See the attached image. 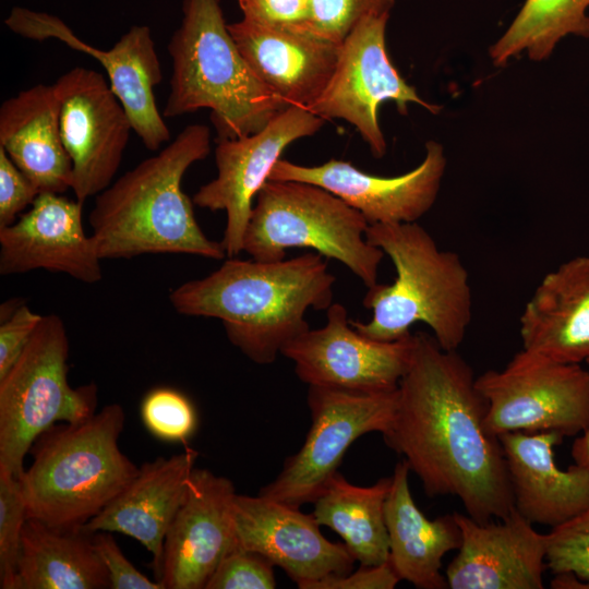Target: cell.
<instances>
[{"label":"cell","mask_w":589,"mask_h":589,"mask_svg":"<svg viewBox=\"0 0 589 589\" xmlns=\"http://www.w3.org/2000/svg\"><path fill=\"white\" fill-rule=\"evenodd\" d=\"M522 349L555 361L589 358V256H576L548 273L519 318Z\"/></svg>","instance_id":"obj_24"},{"label":"cell","mask_w":589,"mask_h":589,"mask_svg":"<svg viewBox=\"0 0 589 589\" xmlns=\"http://www.w3.org/2000/svg\"><path fill=\"white\" fill-rule=\"evenodd\" d=\"M199 452L185 446L169 458L142 464L135 478L94 518L81 526L87 533L120 532L152 554L157 579L166 533L180 508Z\"/></svg>","instance_id":"obj_23"},{"label":"cell","mask_w":589,"mask_h":589,"mask_svg":"<svg viewBox=\"0 0 589 589\" xmlns=\"http://www.w3.org/2000/svg\"><path fill=\"white\" fill-rule=\"evenodd\" d=\"M4 24L26 39H56L96 59L106 70L110 87L143 145L154 152L169 142L170 131L154 93L163 71L148 26H132L110 49L103 50L77 37L61 19L49 13L15 7Z\"/></svg>","instance_id":"obj_14"},{"label":"cell","mask_w":589,"mask_h":589,"mask_svg":"<svg viewBox=\"0 0 589 589\" xmlns=\"http://www.w3.org/2000/svg\"><path fill=\"white\" fill-rule=\"evenodd\" d=\"M108 572L92 533L27 518L14 589H105Z\"/></svg>","instance_id":"obj_27"},{"label":"cell","mask_w":589,"mask_h":589,"mask_svg":"<svg viewBox=\"0 0 589 589\" xmlns=\"http://www.w3.org/2000/svg\"><path fill=\"white\" fill-rule=\"evenodd\" d=\"M409 472L404 459L395 466L385 501L388 561L401 580L417 588H448L442 560L460 546V529L454 513L433 520L425 517L411 495Z\"/></svg>","instance_id":"obj_26"},{"label":"cell","mask_w":589,"mask_h":589,"mask_svg":"<svg viewBox=\"0 0 589 589\" xmlns=\"http://www.w3.org/2000/svg\"><path fill=\"white\" fill-rule=\"evenodd\" d=\"M486 401L484 425L498 437L509 432L575 436L589 428V371L521 349L503 370L476 377Z\"/></svg>","instance_id":"obj_9"},{"label":"cell","mask_w":589,"mask_h":589,"mask_svg":"<svg viewBox=\"0 0 589 589\" xmlns=\"http://www.w3.org/2000/svg\"><path fill=\"white\" fill-rule=\"evenodd\" d=\"M233 519L238 544L280 567L300 589L352 570L347 546L327 540L313 514L261 494H237Z\"/></svg>","instance_id":"obj_18"},{"label":"cell","mask_w":589,"mask_h":589,"mask_svg":"<svg viewBox=\"0 0 589 589\" xmlns=\"http://www.w3.org/2000/svg\"><path fill=\"white\" fill-rule=\"evenodd\" d=\"M231 480L194 468L185 497L164 541L159 575L164 589H205L220 561L238 545Z\"/></svg>","instance_id":"obj_17"},{"label":"cell","mask_w":589,"mask_h":589,"mask_svg":"<svg viewBox=\"0 0 589 589\" xmlns=\"http://www.w3.org/2000/svg\"><path fill=\"white\" fill-rule=\"evenodd\" d=\"M243 17L275 27L311 31L309 0H237Z\"/></svg>","instance_id":"obj_35"},{"label":"cell","mask_w":589,"mask_h":589,"mask_svg":"<svg viewBox=\"0 0 589 589\" xmlns=\"http://www.w3.org/2000/svg\"><path fill=\"white\" fill-rule=\"evenodd\" d=\"M306 400L311 426L304 443L259 492L298 508L314 503L356 440L370 432L388 431L397 408L398 387L357 392L309 386Z\"/></svg>","instance_id":"obj_10"},{"label":"cell","mask_w":589,"mask_h":589,"mask_svg":"<svg viewBox=\"0 0 589 589\" xmlns=\"http://www.w3.org/2000/svg\"><path fill=\"white\" fill-rule=\"evenodd\" d=\"M365 238L389 256L396 278L369 288L363 305L372 317L350 320L353 328L374 340L395 341L423 323L443 349L457 350L472 318L469 274L459 255L440 249L417 221L369 225Z\"/></svg>","instance_id":"obj_4"},{"label":"cell","mask_w":589,"mask_h":589,"mask_svg":"<svg viewBox=\"0 0 589 589\" xmlns=\"http://www.w3.org/2000/svg\"><path fill=\"white\" fill-rule=\"evenodd\" d=\"M228 29L256 76L288 106L311 105L324 91L338 60L340 45L313 33L244 17L228 24Z\"/></svg>","instance_id":"obj_22"},{"label":"cell","mask_w":589,"mask_h":589,"mask_svg":"<svg viewBox=\"0 0 589 589\" xmlns=\"http://www.w3.org/2000/svg\"><path fill=\"white\" fill-rule=\"evenodd\" d=\"M556 432H509L498 436L515 510L531 524L561 526L589 508V472L577 464L560 469Z\"/></svg>","instance_id":"obj_21"},{"label":"cell","mask_w":589,"mask_h":589,"mask_svg":"<svg viewBox=\"0 0 589 589\" xmlns=\"http://www.w3.org/2000/svg\"><path fill=\"white\" fill-rule=\"evenodd\" d=\"M209 152V128L189 124L156 155L96 195L88 221L100 259L182 253L224 260L221 242L203 232L194 203L181 187L187 170Z\"/></svg>","instance_id":"obj_3"},{"label":"cell","mask_w":589,"mask_h":589,"mask_svg":"<svg viewBox=\"0 0 589 589\" xmlns=\"http://www.w3.org/2000/svg\"><path fill=\"white\" fill-rule=\"evenodd\" d=\"M586 363L589 365V358L587 359Z\"/></svg>","instance_id":"obj_41"},{"label":"cell","mask_w":589,"mask_h":589,"mask_svg":"<svg viewBox=\"0 0 589 589\" xmlns=\"http://www.w3.org/2000/svg\"><path fill=\"white\" fill-rule=\"evenodd\" d=\"M398 384L393 422L383 434L433 497H457L479 522L503 519L514 500L500 438L484 425L486 401L457 350L418 332Z\"/></svg>","instance_id":"obj_1"},{"label":"cell","mask_w":589,"mask_h":589,"mask_svg":"<svg viewBox=\"0 0 589 589\" xmlns=\"http://www.w3.org/2000/svg\"><path fill=\"white\" fill-rule=\"evenodd\" d=\"M26 508L19 478L0 470V588L14 589Z\"/></svg>","instance_id":"obj_31"},{"label":"cell","mask_w":589,"mask_h":589,"mask_svg":"<svg viewBox=\"0 0 589 589\" xmlns=\"http://www.w3.org/2000/svg\"><path fill=\"white\" fill-rule=\"evenodd\" d=\"M395 0H309L312 32L340 45L365 17L390 14Z\"/></svg>","instance_id":"obj_32"},{"label":"cell","mask_w":589,"mask_h":589,"mask_svg":"<svg viewBox=\"0 0 589 589\" xmlns=\"http://www.w3.org/2000/svg\"><path fill=\"white\" fill-rule=\"evenodd\" d=\"M92 539L108 572L110 589H164L161 584L147 578L124 556L112 532L97 531L92 533Z\"/></svg>","instance_id":"obj_37"},{"label":"cell","mask_w":589,"mask_h":589,"mask_svg":"<svg viewBox=\"0 0 589 589\" xmlns=\"http://www.w3.org/2000/svg\"><path fill=\"white\" fill-rule=\"evenodd\" d=\"M69 338L56 314L43 315L29 342L0 378V470L15 477L36 438L58 422H79L97 406L94 383L68 381Z\"/></svg>","instance_id":"obj_8"},{"label":"cell","mask_w":589,"mask_h":589,"mask_svg":"<svg viewBox=\"0 0 589 589\" xmlns=\"http://www.w3.org/2000/svg\"><path fill=\"white\" fill-rule=\"evenodd\" d=\"M125 413L119 404L79 422L41 433L20 474L26 516L48 526L76 528L100 513L137 474L119 447Z\"/></svg>","instance_id":"obj_6"},{"label":"cell","mask_w":589,"mask_h":589,"mask_svg":"<svg viewBox=\"0 0 589 589\" xmlns=\"http://www.w3.org/2000/svg\"><path fill=\"white\" fill-rule=\"evenodd\" d=\"M169 39L172 62L164 118L209 109L217 140L251 135L288 105L253 72L240 52L219 0H183Z\"/></svg>","instance_id":"obj_5"},{"label":"cell","mask_w":589,"mask_h":589,"mask_svg":"<svg viewBox=\"0 0 589 589\" xmlns=\"http://www.w3.org/2000/svg\"><path fill=\"white\" fill-rule=\"evenodd\" d=\"M445 168L444 147L429 141L422 163L396 177L370 175L345 160L330 159L318 166H302L279 159L268 180L318 185L361 213L369 225L400 224L416 223L431 209Z\"/></svg>","instance_id":"obj_16"},{"label":"cell","mask_w":589,"mask_h":589,"mask_svg":"<svg viewBox=\"0 0 589 589\" xmlns=\"http://www.w3.org/2000/svg\"><path fill=\"white\" fill-rule=\"evenodd\" d=\"M401 579L389 561L380 565H360L351 573L330 575L313 584L310 589H393Z\"/></svg>","instance_id":"obj_39"},{"label":"cell","mask_w":589,"mask_h":589,"mask_svg":"<svg viewBox=\"0 0 589 589\" xmlns=\"http://www.w3.org/2000/svg\"><path fill=\"white\" fill-rule=\"evenodd\" d=\"M572 457L575 464L589 472V428L576 437L572 446Z\"/></svg>","instance_id":"obj_40"},{"label":"cell","mask_w":589,"mask_h":589,"mask_svg":"<svg viewBox=\"0 0 589 589\" xmlns=\"http://www.w3.org/2000/svg\"><path fill=\"white\" fill-rule=\"evenodd\" d=\"M589 0H525L520 10L490 47L494 65L526 52L530 60L548 59L566 36L589 38Z\"/></svg>","instance_id":"obj_29"},{"label":"cell","mask_w":589,"mask_h":589,"mask_svg":"<svg viewBox=\"0 0 589 589\" xmlns=\"http://www.w3.org/2000/svg\"><path fill=\"white\" fill-rule=\"evenodd\" d=\"M389 15L368 16L351 31L339 46L335 70L324 91L305 108L324 120L342 119L352 124L376 158L386 153L377 121L383 103H395L401 115H407L409 104L434 115L441 110L423 100L392 63L385 41Z\"/></svg>","instance_id":"obj_11"},{"label":"cell","mask_w":589,"mask_h":589,"mask_svg":"<svg viewBox=\"0 0 589 589\" xmlns=\"http://www.w3.org/2000/svg\"><path fill=\"white\" fill-rule=\"evenodd\" d=\"M274 566L260 553L238 544L220 561L205 589H274Z\"/></svg>","instance_id":"obj_34"},{"label":"cell","mask_w":589,"mask_h":589,"mask_svg":"<svg viewBox=\"0 0 589 589\" xmlns=\"http://www.w3.org/2000/svg\"><path fill=\"white\" fill-rule=\"evenodd\" d=\"M141 418L152 435L167 442L187 443L197 428L192 401L170 387H157L144 396Z\"/></svg>","instance_id":"obj_30"},{"label":"cell","mask_w":589,"mask_h":589,"mask_svg":"<svg viewBox=\"0 0 589 589\" xmlns=\"http://www.w3.org/2000/svg\"><path fill=\"white\" fill-rule=\"evenodd\" d=\"M335 281L316 252L273 262L229 257L212 274L177 286L169 301L179 314L219 320L244 356L271 364L310 328L309 309L333 303Z\"/></svg>","instance_id":"obj_2"},{"label":"cell","mask_w":589,"mask_h":589,"mask_svg":"<svg viewBox=\"0 0 589 589\" xmlns=\"http://www.w3.org/2000/svg\"><path fill=\"white\" fill-rule=\"evenodd\" d=\"M0 147L40 193L72 185V161L59 125L55 85L37 84L0 107Z\"/></svg>","instance_id":"obj_25"},{"label":"cell","mask_w":589,"mask_h":589,"mask_svg":"<svg viewBox=\"0 0 589 589\" xmlns=\"http://www.w3.org/2000/svg\"><path fill=\"white\" fill-rule=\"evenodd\" d=\"M414 335L378 341L350 324L347 309L332 303L326 323L309 328L281 350L294 363V372L309 386L357 392H382L398 387L413 352Z\"/></svg>","instance_id":"obj_15"},{"label":"cell","mask_w":589,"mask_h":589,"mask_svg":"<svg viewBox=\"0 0 589 589\" xmlns=\"http://www.w3.org/2000/svg\"><path fill=\"white\" fill-rule=\"evenodd\" d=\"M368 226L361 213L318 185L268 180L255 197L243 251L273 262L289 248H309L339 261L370 288L385 253L366 240Z\"/></svg>","instance_id":"obj_7"},{"label":"cell","mask_w":589,"mask_h":589,"mask_svg":"<svg viewBox=\"0 0 589 589\" xmlns=\"http://www.w3.org/2000/svg\"><path fill=\"white\" fill-rule=\"evenodd\" d=\"M43 315L32 311L27 304L21 303L0 325V378L16 362Z\"/></svg>","instance_id":"obj_38"},{"label":"cell","mask_w":589,"mask_h":589,"mask_svg":"<svg viewBox=\"0 0 589 589\" xmlns=\"http://www.w3.org/2000/svg\"><path fill=\"white\" fill-rule=\"evenodd\" d=\"M53 85L60 134L72 161L71 190L84 203L112 183L132 124L110 84L97 71L75 67Z\"/></svg>","instance_id":"obj_12"},{"label":"cell","mask_w":589,"mask_h":589,"mask_svg":"<svg viewBox=\"0 0 589 589\" xmlns=\"http://www.w3.org/2000/svg\"><path fill=\"white\" fill-rule=\"evenodd\" d=\"M40 194L0 147V228L13 224Z\"/></svg>","instance_id":"obj_36"},{"label":"cell","mask_w":589,"mask_h":589,"mask_svg":"<svg viewBox=\"0 0 589 589\" xmlns=\"http://www.w3.org/2000/svg\"><path fill=\"white\" fill-rule=\"evenodd\" d=\"M461 533L445 578L450 589H542L546 533L516 510L497 521L479 522L454 513Z\"/></svg>","instance_id":"obj_20"},{"label":"cell","mask_w":589,"mask_h":589,"mask_svg":"<svg viewBox=\"0 0 589 589\" xmlns=\"http://www.w3.org/2000/svg\"><path fill=\"white\" fill-rule=\"evenodd\" d=\"M324 122L308 109L290 105L251 135L217 140V177L202 185L192 201L201 208L226 212L220 242L227 256L235 257L243 251L253 200L268 181L285 148L315 134Z\"/></svg>","instance_id":"obj_13"},{"label":"cell","mask_w":589,"mask_h":589,"mask_svg":"<svg viewBox=\"0 0 589 589\" xmlns=\"http://www.w3.org/2000/svg\"><path fill=\"white\" fill-rule=\"evenodd\" d=\"M83 204L58 193H40L26 213L0 228V274L46 269L86 284L101 280L103 260L84 230Z\"/></svg>","instance_id":"obj_19"},{"label":"cell","mask_w":589,"mask_h":589,"mask_svg":"<svg viewBox=\"0 0 589 589\" xmlns=\"http://www.w3.org/2000/svg\"><path fill=\"white\" fill-rule=\"evenodd\" d=\"M546 567L589 584V508L546 533Z\"/></svg>","instance_id":"obj_33"},{"label":"cell","mask_w":589,"mask_h":589,"mask_svg":"<svg viewBox=\"0 0 589 589\" xmlns=\"http://www.w3.org/2000/svg\"><path fill=\"white\" fill-rule=\"evenodd\" d=\"M390 482L392 477H388L373 485L359 486L337 471L314 501L312 514L316 521L335 531L360 565L388 561L385 501Z\"/></svg>","instance_id":"obj_28"}]
</instances>
